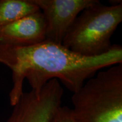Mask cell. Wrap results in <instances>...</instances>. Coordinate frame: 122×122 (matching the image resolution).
Here are the masks:
<instances>
[{
	"mask_svg": "<svg viewBox=\"0 0 122 122\" xmlns=\"http://www.w3.org/2000/svg\"><path fill=\"white\" fill-rule=\"evenodd\" d=\"M97 0H32L45 19L46 40L62 45L75 20L84 9Z\"/></svg>",
	"mask_w": 122,
	"mask_h": 122,
	"instance_id": "5",
	"label": "cell"
},
{
	"mask_svg": "<svg viewBox=\"0 0 122 122\" xmlns=\"http://www.w3.org/2000/svg\"><path fill=\"white\" fill-rule=\"evenodd\" d=\"M63 89L57 79H52L39 93L23 92L6 122H51L59 107Z\"/></svg>",
	"mask_w": 122,
	"mask_h": 122,
	"instance_id": "4",
	"label": "cell"
},
{
	"mask_svg": "<svg viewBox=\"0 0 122 122\" xmlns=\"http://www.w3.org/2000/svg\"><path fill=\"white\" fill-rule=\"evenodd\" d=\"M39 10L32 0H0V28Z\"/></svg>",
	"mask_w": 122,
	"mask_h": 122,
	"instance_id": "7",
	"label": "cell"
},
{
	"mask_svg": "<svg viewBox=\"0 0 122 122\" xmlns=\"http://www.w3.org/2000/svg\"><path fill=\"white\" fill-rule=\"evenodd\" d=\"M71 100L75 122H122V63L99 71Z\"/></svg>",
	"mask_w": 122,
	"mask_h": 122,
	"instance_id": "2",
	"label": "cell"
},
{
	"mask_svg": "<svg viewBox=\"0 0 122 122\" xmlns=\"http://www.w3.org/2000/svg\"><path fill=\"white\" fill-rule=\"evenodd\" d=\"M0 63L12 71L13 86L9 98L13 106L23 93L25 79L37 93L52 79L61 81L74 93L99 71L122 63V47L114 44L106 54L91 57L47 40L27 46L0 45Z\"/></svg>",
	"mask_w": 122,
	"mask_h": 122,
	"instance_id": "1",
	"label": "cell"
},
{
	"mask_svg": "<svg viewBox=\"0 0 122 122\" xmlns=\"http://www.w3.org/2000/svg\"><path fill=\"white\" fill-rule=\"evenodd\" d=\"M46 25L40 10L0 28V45L27 46L46 40Z\"/></svg>",
	"mask_w": 122,
	"mask_h": 122,
	"instance_id": "6",
	"label": "cell"
},
{
	"mask_svg": "<svg viewBox=\"0 0 122 122\" xmlns=\"http://www.w3.org/2000/svg\"><path fill=\"white\" fill-rule=\"evenodd\" d=\"M51 122H75L72 109L61 106L55 113Z\"/></svg>",
	"mask_w": 122,
	"mask_h": 122,
	"instance_id": "8",
	"label": "cell"
},
{
	"mask_svg": "<svg viewBox=\"0 0 122 122\" xmlns=\"http://www.w3.org/2000/svg\"><path fill=\"white\" fill-rule=\"evenodd\" d=\"M122 22V2L106 6L97 1L75 20L62 45L85 57L106 54L112 48L111 38Z\"/></svg>",
	"mask_w": 122,
	"mask_h": 122,
	"instance_id": "3",
	"label": "cell"
}]
</instances>
